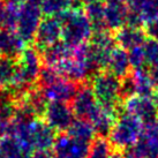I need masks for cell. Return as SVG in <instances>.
<instances>
[{
    "label": "cell",
    "instance_id": "4316f807",
    "mask_svg": "<svg viewBox=\"0 0 158 158\" xmlns=\"http://www.w3.org/2000/svg\"><path fill=\"white\" fill-rule=\"evenodd\" d=\"M31 158H53L52 152L50 151H34L32 155H31Z\"/></svg>",
    "mask_w": 158,
    "mask_h": 158
},
{
    "label": "cell",
    "instance_id": "484cf974",
    "mask_svg": "<svg viewBox=\"0 0 158 158\" xmlns=\"http://www.w3.org/2000/svg\"><path fill=\"white\" fill-rule=\"evenodd\" d=\"M144 29L150 38L158 40V22H155V23H152V24H149V26L144 27Z\"/></svg>",
    "mask_w": 158,
    "mask_h": 158
},
{
    "label": "cell",
    "instance_id": "4dcf8cb0",
    "mask_svg": "<svg viewBox=\"0 0 158 158\" xmlns=\"http://www.w3.org/2000/svg\"><path fill=\"white\" fill-rule=\"evenodd\" d=\"M156 158H158V157H156Z\"/></svg>",
    "mask_w": 158,
    "mask_h": 158
},
{
    "label": "cell",
    "instance_id": "ac0fdd59",
    "mask_svg": "<svg viewBox=\"0 0 158 158\" xmlns=\"http://www.w3.org/2000/svg\"><path fill=\"white\" fill-rule=\"evenodd\" d=\"M23 40L19 35L0 30V58H12L22 48Z\"/></svg>",
    "mask_w": 158,
    "mask_h": 158
},
{
    "label": "cell",
    "instance_id": "d6986e66",
    "mask_svg": "<svg viewBox=\"0 0 158 158\" xmlns=\"http://www.w3.org/2000/svg\"><path fill=\"white\" fill-rule=\"evenodd\" d=\"M67 134L76 140L83 141L87 143H91L96 137V129L92 123L85 119H76L73 125L67 131Z\"/></svg>",
    "mask_w": 158,
    "mask_h": 158
},
{
    "label": "cell",
    "instance_id": "cb8c5ba5",
    "mask_svg": "<svg viewBox=\"0 0 158 158\" xmlns=\"http://www.w3.org/2000/svg\"><path fill=\"white\" fill-rule=\"evenodd\" d=\"M147 64L152 69H158V40L148 38L143 45Z\"/></svg>",
    "mask_w": 158,
    "mask_h": 158
},
{
    "label": "cell",
    "instance_id": "f1b7e54d",
    "mask_svg": "<svg viewBox=\"0 0 158 158\" xmlns=\"http://www.w3.org/2000/svg\"><path fill=\"white\" fill-rule=\"evenodd\" d=\"M4 13H5V9L2 8V4L0 1V22H2V19H4Z\"/></svg>",
    "mask_w": 158,
    "mask_h": 158
},
{
    "label": "cell",
    "instance_id": "4fadbf2b",
    "mask_svg": "<svg viewBox=\"0 0 158 158\" xmlns=\"http://www.w3.org/2000/svg\"><path fill=\"white\" fill-rule=\"evenodd\" d=\"M61 34L62 24L60 19L48 16L45 20L40 21L35 38L37 45L40 48L46 50L51 45L58 43V40L61 36Z\"/></svg>",
    "mask_w": 158,
    "mask_h": 158
},
{
    "label": "cell",
    "instance_id": "277c9868",
    "mask_svg": "<svg viewBox=\"0 0 158 158\" xmlns=\"http://www.w3.org/2000/svg\"><path fill=\"white\" fill-rule=\"evenodd\" d=\"M123 110L142 123H154L158 118V97L128 95L123 101Z\"/></svg>",
    "mask_w": 158,
    "mask_h": 158
},
{
    "label": "cell",
    "instance_id": "e0dca14e",
    "mask_svg": "<svg viewBox=\"0 0 158 158\" xmlns=\"http://www.w3.org/2000/svg\"><path fill=\"white\" fill-rule=\"evenodd\" d=\"M117 109L113 107H106L99 104L97 111L94 113L91 119L89 120L95 127L98 134H109L111 128L113 127L114 123L117 120Z\"/></svg>",
    "mask_w": 158,
    "mask_h": 158
},
{
    "label": "cell",
    "instance_id": "ba28073f",
    "mask_svg": "<svg viewBox=\"0 0 158 158\" xmlns=\"http://www.w3.org/2000/svg\"><path fill=\"white\" fill-rule=\"evenodd\" d=\"M90 144L60 133L52 147L53 158H88Z\"/></svg>",
    "mask_w": 158,
    "mask_h": 158
},
{
    "label": "cell",
    "instance_id": "5bb4252c",
    "mask_svg": "<svg viewBox=\"0 0 158 158\" xmlns=\"http://www.w3.org/2000/svg\"><path fill=\"white\" fill-rule=\"evenodd\" d=\"M48 102H59V103H69L73 101L76 92L79 90L76 82L68 79H60L56 83L40 89Z\"/></svg>",
    "mask_w": 158,
    "mask_h": 158
},
{
    "label": "cell",
    "instance_id": "603a6c76",
    "mask_svg": "<svg viewBox=\"0 0 158 158\" xmlns=\"http://www.w3.org/2000/svg\"><path fill=\"white\" fill-rule=\"evenodd\" d=\"M74 0H43V10L48 14H60L67 12L72 7Z\"/></svg>",
    "mask_w": 158,
    "mask_h": 158
},
{
    "label": "cell",
    "instance_id": "9c48e42d",
    "mask_svg": "<svg viewBox=\"0 0 158 158\" xmlns=\"http://www.w3.org/2000/svg\"><path fill=\"white\" fill-rule=\"evenodd\" d=\"M158 22V0H129L128 23L147 27Z\"/></svg>",
    "mask_w": 158,
    "mask_h": 158
},
{
    "label": "cell",
    "instance_id": "d4e9b609",
    "mask_svg": "<svg viewBox=\"0 0 158 158\" xmlns=\"http://www.w3.org/2000/svg\"><path fill=\"white\" fill-rule=\"evenodd\" d=\"M129 61L132 65L133 69H137V68H143L144 65L147 64V59H145V52L143 46H137L132 50H129Z\"/></svg>",
    "mask_w": 158,
    "mask_h": 158
},
{
    "label": "cell",
    "instance_id": "2e32d148",
    "mask_svg": "<svg viewBox=\"0 0 158 158\" xmlns=\"http://www.w3.org/2000/svg\"><path fill=\"white\" fill-rule=\"evenodd\" d=\"M106 69L121 80L129 76L132 65L129 61V56H128L127 51L123 48H114L112 54H111Z\"/></svg>",
    "mask_w": 158,
    "mask_h": 158
},
{
    "label": "cell",
    "instance_id": "3957f363",
    "mask_svg": "<svg viewBox=\"0 0 158 158\" xmlns=\"http://www.w3.org/2000/svg\"><path fill=\"white\" fill-rule=\"evenodd\" d=\"M91 89L97 102L106 107L117 109L123 96V80L117 77L107 69H102L94 75Z\"/></svg>",
    "mask_w": 158,
    "mask_h": 158
},
{
    "label": "cell",
    "instance_id": "6da1fadb",
    "mask_svg": "<svg viewBox=\"0 0 158 158\" xmlns=\"http://www.w3.org/2000/svg\"><path fill=\"white\" fill-rule=\"evenodd\" d=\"M64 43L72 48L87 44L92 37V24L85 12L81 9L67 10L60 14Z\"/></svg>",
    "mask_w": 158,
    "mask_h": 158
},
{
    "label": "cell",
    "instance_id": "7402d4cb",
    "mask_svg": "<svg viewBox=\"0 0 158 158\" xmlns=\"http://www.w3.org/2000/svg\"><path fill=\"white\" fill-rule=\"evenodd\" d=\"M16 74V64L12 58H0V87L8 88Z\"/></svg>",
    "mask_w": 158,
    "mask_h": 158
},
{
    "label": "cell",
    "instance_id": "8fae6325",
    "mask_svg": "<svg viewBox=\"0 0 158 158\" xmlns=\"http://www.w3.org/2000/svg\"><path fill=\"white\" fill-rule=\"evenodd\" d=\"M70 106L77 119H85L89 121L98 109L99 103L97 102L91 87L83 85L79 88L76 95L72 101Z\"/></svg>",
    "mask_w": 158,
    "mask_h": 158
},
{
    "label": "cell",
    "instance_id": "f546056e",
    "mask_svg": "<svg viewBox=\"0 0 158 158\" xmlns=\"http://www.w3.org/2000/svg\"><path fill=\"white\" fill-rule=\"evenodd\" d=\"M0 158H7V157H6V156H4L2 154H0Z\"/></svg>",
    "mask_w": 158,
    "mask_h": 158
},
{
    "label": "cell",
    "instance_id": "7a4b0ae2",
    "mask_svg": "<svg viewBox=\"0 0 158 158\" xmlns=\"http://www.w3.org/2000/svg\"><path fill=\"white\" fill-rule=\"evenodd\" d=\"M144 126L145 123L140 119L123 112L117 118L113 127L107 134L109 141L114 149L127 151L140 141Z\"/></svg>",
    "mask_w": 158,
    "mask_h": 158
},
{
    "label": "cell",
    "instance_id": "30bf717a",
    "mask_svg": "<svg viewBox=\"0 0 158 158\" xmlns=\"http://www.w3.org/2000/svg\"><path fill=\"white\" fill-rule=\"evenodd\" d=\"M40 10L38 6L32 2L24 4L19 8L18 24L16 30L18 35L21 37L23 42L32 40L36 36L38 26H40Z\"/></svg>",
    "mask_w": 158,
    "mask_h": 158
},
{
    "label": "cell",
    "instance_id": "7c38bea8",
    "mask_svg": "<svg viewBox=\"0 0 158 158\" xmlns=\"http://www.w3.org/2000/svg\"><path fill=\"white\" fill-rule=\"evenodd\" d=\"M115 43L119 45V48H125L126 51H129L137 46H143L149 36L145 31L144 27L132 26L126 24L119 30L113 32Z\"/></svg>",
    "mask_w": 158,
    "mask_h": 158
},
{
    "label": "cell",
    "instance_id": "8992f818",
    "mask_svg": "<svg viewBox=\"0 0 158 158\" xmlns=\"http://www.w3.org/2000/svg\"><path fill=\"white\" fill-rule=\"evenodd\" d=\"M44 120L54 132L60 134L69 129L75 121V114L68 103L48 102Z\"/></svg>",
    "mask_w": 158,
    "mask_h": 158
},
{
    "label": "cell",
    "instance_id": "44dd1931",
    "mask_svg": "<svg viewBox=\"0 0 158 158\" xmlns=\"http://www.w3.org/2000/svg\"><path fill=\"white\" fill-rule=\"evenodd\" d=\"M115 154L117 151L109 139L99 136L91 142L88 158H114Z\"/></svg>",
    "mask_w": 158,
    "mask_h": 158
},
{
    "label": "cell",
    "instance_id": "52a82bcc",
    "mask_svg": "<svg viewBox=\"0 0 158 158\" xmlns=\"http://www.w3.org/2000/svg\"><path fill=\"white\" fill-rule=\"evenodd\" d=\"M123 95H142V96H156V85H155L152 75L148 69L137 68L131 72L129 76L123 80Z\"/></svg>",
    "mask_w": 158,
    "mask_h": 158
},
{
    "label": "cell",
    "instance_id": "ffe728a7",
    "mask_svg": "<svg viewBox=\"0 0 158 158\" xmlns=\"http://www.w3.org/2000/svg\"><path fill=\"white\" fill-rule=\"evenodd\" d=\"M85 14L88 15L89 20L92 24V28L96 31L107 30L105 24V7L104 2L99 1H94L91 4L87 5ZM109 31V30H107Z\"/></svg>",
    "mask_w": 158,
    "mask_h": 158
},
{
    "label": "cell",
    "instance_id": "83f0119b",
    "mask_svg": "<svg viewBox=\"0 0 158 158\" xmlns=\"http://www.w3.org/2000/svg\"><path fill=\"white\" fill-rule=\"evenodd\" d=\"M8 1L12 6H16V7L22 6V5H24V2H26V0H8Z\"/></svg>",
    "mask_w": 158,
    "mask_h": 158
},
{
    "label": "cell",
    "instance_id": "9a60e30c",
    "mask_svg": "<svg viewBox=\"0 0 158 158\" xmlns=\"http://www.w3.org/2000/svg\"><path fill=\"white\" fill-rule=\"evenodd\" d=\"M16 113V102L9 92H0V139L7 135Z\"/></svg>",
    "mask_w": 158,
    "mask_h": 158
},
{
    "label": "cell",
    "instance_id": "5b68a950",
    "mask_svg": "<svg viewBox=\"0 0 158 158\" xmlns=\"http://www.w3.org/2000/svg\"><path fill=\"white\" fill-rule=\"evenodd\" d=\"M156 157H158V121L145 123L140 141L123 154V158Z\"/></svg>",
    "mask_w": 158,
    "mask_h": 158
}]
</instances>
